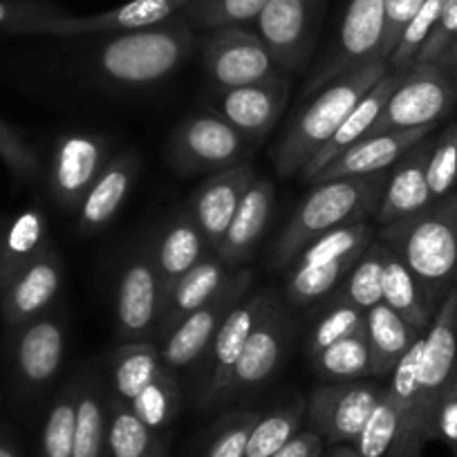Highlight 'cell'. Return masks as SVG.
Instances as JSON below:
<instances>
[{"label":"cell","instance_id":"51","mask_svg":"<svg viewBox=\"0 0 457 457\" xmlns=\"http://www.w3.org/2000/svg\"><path fill=\"white\" fill-rule=\"evenodd\" d=\"M455 38H457V0H446L442 16H439L437 25H435L433 34L428 37L426 46L421 47L415 63H433V61H437V56L442 54V52L446 50Z\"/></svg>","mask_w":457,"mask_h":457},{"label":"cell","instance_id":"12","mask_svg":"<svg viewBox=\"0 0 457 457\" xmlns=\"http://www.w3.org/2000/svg\"><path fill=\"white\" fill-rule=\"evenodd\" d=\"M209 32L202 38V65L220 92L280 74L256 32L247 28H218Z\"/></svg>","mask_w":457,"mask_h":457},{"label":"cell","instance_id":"30","mask_svg":"<svg viewBox=\"0 0 457 457\" xmlns=\"http://www.w3.org/2000/svg\"><path fill=\"white\" fill-rule=\"evenodd\" d=\"M424 337L412 329L397 312L379 303L366 312V338L370 348L372 377H390L403 354Z\"/></svg>","mask_w":457,"mask_h":457},{"label":"cell","instance_id":"46","mask_svg":"<svg viewBox=\"0 0 457 457\" xmlns=\"http://www.w3.org/2000/svg\"><path fill=\"white\" fill-rule=\"evenodd\" d=\"M258 417H261L258 412L247 411L231 412V415L222 417L220 424L215 426L204 457H243L249 433L256 426Z\"/></svg>","mask_w":457,"mask_h":457},{"label":"cell","instance_id":"25","mask_svg":"<svg viewBox=\"0 0 457 457\" xmlns=\"http://www.w3.org/2000/svg\"><path fill=\"white\" fill-rule=\"evenodd\" d=\"M274 184L265 178H256L247 188L222 243L213 252L228 270L245 267V262L253 256L258 243L270 227L271 213H274Z\"/></svg>","mask_w":457,"mask_h":457},{"label":"cell","instance_id":"58","mask_svg":"<svg viewBox=\"0 0 457 457\" xmlns=\"http://www.w3.org/2000/svg\"><path fill=\"white\" fill-rule=\"evenodd\" d=\"M453 453H455V455H453V457H457V448H455V451H453Z\"/></svg>","mask_w":457,"mask_h":457},{"label":"cell","instance_id":"53","mask_svg":"<svg viewBox=\"0 0 457 457\" xmlns=\"http://www.w3.org/2000/svg\"><path fill=\"white\" fill-rule=\"evenodd\" d=\"M448 79H451L453 86L457 87V38L437 56V61H433Z\"/></svg>","mask_w":457,"mask_h":457},{"label":"cell","instance_id":"40","mask_svg":"<svg viewBox=\"0 0 457 457\" xmlns=\"http://www.w3.org/2000/svg\"><path fill=\"white\" fill-rule=\"evenodd\" d=\"M135 415L157 435H164L182 406V393L175 372L164 370L153 384H148L133 402H129Z\"/></svg>","mask_w":457,"mask_h":457},{"label":"cell","instance_id":"23","mask_svg":"<svg viewBox=\"0 0 457 457\" xmlns=\"http://www.w3.org/2000/svg\"><path fill=\"white\" fill-rule=\"evenodd\" d=\"M437 126H421V129L408 130H390V133L366 135L353 144L350 148L334 157L328 166L319 170L310 184L329 182V179L341 178H366V175L386 173L393 169L412 146L433 135Z\"/></svg>","mask_w":457,"mask_h":457},{"label":"cell","instance_id":"9","mask_svg":"<svg viewBox=\"0 0 457 457\" xmlns=\"http://www.w3.org/2000/svg\"><path fill=\"white\" fill-rule=\"evenodd\" d=\"M252 139L218 112L191 114L170 139V160L182 173H218L247 162Z\"/></svg>","mask_w":457,"mask_h":457},{"label":"cell","instance_id":"2","mask_svg":"<svg viewBox=\"0 0 457 457\" xmlns=\"http://www.w3.org/2000/svg\"><path fill=\"white\" fill-rule=\"evenodd\" d=\"M388 175L390 170L366 178H341L312 184V191L298 204L283 234L274 243L271 262L276 270H287L289 262L312 240L332 228L375 218Z\"/></svg>","mask_w":457,"mask_h":457},{"label":"cell","instance_id":"7","mask_svg":"<svg viewBox=\"0 0 457 457\" xmlns=\"http://www.w3.org/2000/svg\"><path fill=\"white\" fill-rule=\"evenodd\" d=\"M457 105V87L435 63H415L403 72L370 133L439 126Z\"/></svg>","mask_w":457,"mask_h":457},{"label":"cell","instance_id":"54","mask_svg":"<svg viewBox=\"0 0 457 457\" xmlns=\"http://www.w3.org/2000/svg\"><path fill=\"white\" fill-rule=\"evenodd\" d=\"M0 457H21L16 444L5 433H0Z\"/></svg>","mask_w":457,"mask_h":457},{"label":"cell","instance_id":"26","mask_svg":"<svg viewBox=\"0 0 457 457\" xmlns=\"http://www.w3.org/2000/svg\"><path fill=\"white\" fill-rule=\"evenodd\" d=\"M139 173V160L121 153L108 162L77 209V228L81 234H99L117 218Z\"/></svg>","mask_w":457,"mask_h":457},{"label":"cell","instance_id":"32","mask_svg":"<svg viewBox=\"0 0 457 457\" xmlns=\"http://www.w3.org/2000/svg\"><path fill=\"white\" fill-rule=\"evenodd\" d=\"M381 303L397 312L420 334H426L435 314H437V310L424 296V289L420 287L411 270L388 247H386L384 280H381Z\"/></svg>","mask_w":457,"mask_h":457},{"label":"cell","instance_id":"21","mask_svg":"<svg viewBox=\"0 0 457 457\" xmlns=\"http://www.w3.org/2000/svg\"><path fill=\"white\" fill-rule=\"evenodd\" d=\"M63 283V262L59 253L47 247L37 261L19 271L0 289V312L12 329L38 319L54 305Z\"/></svg>","mask_w":457,"mask_h":457},{"label":"cell","instance_id":"19","mask_svg":"<svg viewBox=\"0 0 457 457\" xmlns=\"http://www.w3.org/2000/svg\"><path fill=\"white\" fill-rule=\"evenodd\" d=\"M289 338H292V320H289L278 294H274L240 354L231 388H228V399L253 393L270 379H274L285 354H287Z\"/></svg>","mask_w":457,"mask_h":457},{"label":"cell","instance_id":"56","mask_svg":"<svg viewBox=\"0 0 457 457\" xmlns=\"http://www.w3.org/2000/svg\"><path fill=\"white\" fill-rule=\"evenodd\" d=\"M151 457H166V442L164 444H162V446L160 448H157V451L155 453H153V455Z\"/></svg>","mask_w":457,"mask_h":457},{"label":"cell","instance_id":"8","mask_svg":"<svg viewBox=\"0 0 457 457\" xmlns=\"http://www.w3.org/2000/svg\"><path fill=\"white\" fill-rule=\"evenodd\" d=\"M252 270H247V267L234 270L224 287L209 303L197 307L182 323L175 325L164 338L155 341L162 353V361L170 372L184 370V368L193 366L206 357L220 325L243 303L249 287H252Z\"/></svg>","mask_w":457,"mask_h":457},{"label":"cell","instance_id":"14","mask_svg":"<svg viewBox=\"0 0 457 457\" xmlns=\"http://www.w3.org/2000/svg\"><path fill=\"white\" fill-rule=\"evenodd\" d=\"M274 294L276 292H271V289H261L252 296H245L243 303L220 325L209 353H206L204 381H202L200 388L202 408H213L228 402V388H231V379H234L240 354H243L253 328L265 314Z\"/></svg>","mask_w":457,"mask_h":457},{"label":"cell","instance_id":"39","mask_svg":"<svg viewBox=\"0 0 457 457\" xmlns=\"http://www.w3.org/2000/svg\"><path fill=\"white\" fill-rule=\"evenodd\" d=\"M384 261L386 245L375 240L366 252L359 256L348 276L343 278L334 292L348 303L357 305L359 310L368 312L381 303V280H384Z\"/></svg>","mask_w":457,"mask_h":457},{"label":"cell","instance_id":"15","mask_svg":"<svg viewBox=\"0 0 457 457\" xmlns=\"http://www.w3.org/2000/svg\"><path fill=\"white\" fill-rule=\"evenodd\" d=\"M68 345L65 320L46 312L38 319L14 328L12 337V368L25 397L43 393L61 372Z\"/></svg>","mask_w":457,"mask_h":457},{"label":"cell","instance_id":"1","mask_svg":"<svg viewBox=\"0 0 457 457\" xmlns=\"http://www.w3.org/2000/svg\"><path fill=\"white\" fill-rule=\"evenodd\" d=\"M377 240L411 270L430 305L439 310L457 287V191L411 218L379 227Z\"/></svg>","mask_w":457,"mask_h":457},{"label":"cell","instance_id":"22","mask_svg":"<svg viewBox=\"0 0 457 457\" xmlns=\"http://www.w3.org/2000/svg\"><path fill=\"white\" fill-rule=\"evenodd\" d=\"M287 99L289 81L283 79V74H276L265 81L220 92L218 114L247 139L261 142L276 129Z\"/></svg>","mask_w":457,"mask_h":457},{"label":"cell","instance_id":"49","mask_svg":"<svg viewBox=\"0 0 457 457\" xmlns=\"http://www.w3.org/2000/svg\"><path fill=\"white\" fill-rule=\"evenodd\" d=\"M430 439H439V442L448 444L453 451L457 448V361L451 377H448L446 388L439 397L437 408H435Z\"/></svg>","mask_w":457,"mask_h":457},{"label":"cell","instance_id":"28","mask_svg":"<svg viewBox=\"0 0 457 457\" xmlns=\"http://www.w3.org/2000/svg\"><path fill=\"white\" fill-rule=\"evenodd\" d=\"M231 271L215 253H209L202 262H197L188 274H184L169 292L164 294L162 314L157 320L155 341L164 338L175 325L182 323L188 314L209 303L224 283L228 280Z\"/></svg>","mask_w":457,"mask_h":457},{"label":"cell","instance_id":"35","mask_svg":"<svg viewBox=\"0 0 457 457\" xmlns=\"http://www.w3.org/2000/svg\"><path fill=\"white\" fill-rule=\"evenodd\" d=\"M108 430V395L96 379H77L72 457H104Z\"/></svg>","mask_w":457,"mask_h":457},{"label":"cell","instance_id":"4","mask_svg":"<svg viewBox=\"0 0 457 457\" xmlns=\"http://www.w3.org/2000/svg\"><path fill=\"white\" fill-rule=\"evenodd\" d=\"M193 46L191 23L179 14L153 28L105 38L95 52V72L114 86H153L178 72Z\"/></svg>","mask_w":457,"mask_h":457},{"label":"cell","instance_id":"43","mask_svg":"<svg viewBox=\"0 0 457 457\" xmlns=\"http://www.w3.org/2000/svg\"><path fill=\"white\" fill-rule=\"evenodd\" d=\"M399 433V411L390 395L388 386L384 388V395L377 402L375 411L368 417L366 426L361 428L359 437L354 439V451L361 457H388L395 439Z\"/></svg>","mask_w":457,"mask_h":457},{"label":"cell","instance_id":"17","mask_svg":"<svg viewBox=\"0 0 457 457\" xmlns=\"http://www.w3.org/2000/svg\"><path fill=\"white\" fill-rule=\"evenodd\" d=\"M384 43V0H350L338 28L337 46L323 70L312 81L310 92L381 59Z\"/></svg>","mask_w":457,"mask_h":457},{"label":"cell","instance_id":"48","mask_svg":"<svg viewBox=\"0 0 457 457\" xmlns=\"http://www.w3.org/2000/svg\"><path fill=\"white\" fill-rule=\"evenodd\" d=\"M0 160L21 179H32L38 175V155L10 124L0 120Z\"/></svg>","mask_w":457,"mask_h":457},{"label":"cell","instance_id":"13","mask_svg":"<svg viewBox=\"0 0 457 457\" xmlns=\"http://www.w3.org/2000/svg\"><path fill=\"white\" fill-rule=\"evenodd\" d=\"M323 0H270L256 19V34L278 72H294L312 56L319 37Z\"/></svg>","mask_w":457,"mask_h":457},{"label":"cell","instance_id":"16","mask_svg":"<svg viewBox=\"0 0 457 457\" xmlns=\"http://www.w3.org/2000/svg\"><path fill=\"white\" fill-rule=\"evenodd\" d=\"M110 160V144L101 135H61L52 151L47 173V187L56 204L70 213H77L86 193Z\"/></svg>","mask_w":457,"mask_h":457},{"label":"cell","instance_id":"57","mask_svg":"<svg viewBox=\"0 0 457 457\" xmlns=\"http://www.w3.org/2000/svg\"><path fill=\"white\" fill-rule=\"evenodd\" d=\"M316 457H325V455H323V453H319V455H316Z\"/></svg>","mask_w":457,"mask_h":457},{"label":"cell","instance_id":"20","mask_svg":"<svg viewBox=\"0 0 457 457\" xmlns=\"http://www.w3.org/2000/svg\"><path fill=\"white\" fill-rule=\"evenodd\" d=\"M253 179H256V170L252 164L243 162L231 169L211 173L188 200V218L197 224L213 252L222 243L228 224L234 220Z\"/></svg>","mask_w":457,"mask_h":457},{"label":"cell","instance_id":"29","mask_svg":"<svg viewBox=\"0 0 457 457\" xmlns=\"http://www.w3.org/2000/svg\"><path fill=\"white\" fill-rule=\"evenodd\" d=\"M402 79L403 72H388L375 87H370V90L361 96V101L350 110V114L341 121V126H338L337 133L329 137V142L325 144V146L312 157L310 164L303 169L301 178L305 179V182H310L323 166H328L329 162H332L334 157L341 155L345 148H350L353 144H357L359 139H363L370 133L372 124H375L379 112L384 110L386 101L390 99L395 87L402 83Z\"/></svg>","mask_w":457,"mask_h":457},{"label":"cell","instance_id":"45","mask_svg":"<svg viewBox=\"0 0 457 457\" xmlns=\"http://www.w3.org/2000/svg\"><path fill=\"white\" fill-rule=\"evenodd\" d=\"M457 184V121H448L433 137L428 155L430 200L451 195Z\"/></svg>","mask_w":457,"mask_h":457},{"label":"cell","instance_id":"42","mask_svg":"<svg viewBox=\"0 0 457 457\" xmlns=\"http://www.w3.org/2000/svg\"><path fill=\"white\" fill-rule=\"evenodd\" d=\"M270 0H188L182 14L202 29L247 28L256 23Z\"/></svg>","mask_w":457,"mask_h":457},{"label":"cell","instance_id":"31","mask_svg":"<svg viewBox=\"0 0 457 457\" xmlns=\"http://www.w3.org/2000/svg\"><path fill=\"white\" fill-rule=\"evenodd\" d=\"M50 247L41 209H25L0 231V289Z\"/></svg>","mask_w":457,"mask_h":457},{"label":"cell","instance_id":"24","mask_svg":"<svg viewBox=\"0 0 457 457\" xmlns=\"http://www.w3.org/2000/svg\"><path fill=\"white\" fill-rule=\"evenodd\" d=\"M430 146H433V135L421 139L390 169L388 184H386L375 215V222L379 227L411 218V215L420 213L426 206L433 204L428 188Z\"/></svg>","mask_w":457,"mask_h":457},{"label":"cell","instance_id":"44","mask_svg":"<svg viewBox=\"0 0 457 457\" xmlns=\"http://www.w3.org/2000/svg\"><path fill=\"white\" fill-rule=\"evenodd\" d=\"M444 5H446V0H426L424 5L420 7V12L412 16L411 23L403 28L393 54L386 61L390 72H406V70H411L415 65L421 47L426 46L428 37L433 34L435 25H437L439 16H442Z\"/></svg>","mask_w":457,"mask_h":457},{"label":"cell","instance_id":"37","mask_svg":"<svg viewBox=\"0 0 457 457\" xmlns=\"http://www.w3.org/2000/svg\"><path fill=\"white\" fill-rule=\"evenodd\" d=\"M310 361L316 377L323 381H359L363 377H370L372 363L366 328L310 357Z\"/></svg>","mask_w":457,"mask_h":457},{"label":"cell","instance_id":"47","mask_svg":"<svg viewBox=\"0 0 457 457\" xmlns=\"http://www.w3.org/2000/svg\"><path fill=\"white\" fill-rule=\"evenodd\" d=\"M65 14L52 0H0V34H28L34 25Z\"/></svg>","mask_w":457,"mask_h":457},{"label":"cell","instance_id":"5","mask_svg":"<svg viewBox=\"0 0 457 457\" xmlns=\"http://www.w3.org/2000/svg\"><path fill=\"white\" fill-rule=\"evenodd\" d=\"M457 361V287L444 298L433 323L424 334L415 411L406 428L397 435L388 457H420L430 442L433 415Z\"/></svg>","mask_w":457,"mask_h":457},{"label":"cell","instance_id":"50","mask_svg":"<svg viewBox=\"0 0 457 457\" xmlns=\"http://www.w3.org/2000/svg\"><path fill=\"white\" fill-rule=\"evenodd\" d=\"M426 0H384V43H381V59L388 61L402 37L403 28L411 23L412 16L420 12Z\"/></svg>","mask_w":457,"mask_h":457},{"label":"cell","instance_id":"41","mask_svg":"<svg viewBox=\"0 0 457 457\" xmlns=\"http://www.w3.org/2000/svg\"><path fill=\"white\" fill-rule=\"evenodd\" d=\"M74 417H77V381L65 386L47 411L38 444V457H72Z\"/></svg>","mask_w":457,"mask_h":457},{"label":"cell","instance_id":"55","mask_svg":"<svg viewBox=\"0 0 457 457\" xmlns=\"http://www.w3.org/2000/svg\"><path fill=\"white\" fill-rule=\"evenodd\" d=\"M328 457H361L357 451H354V446H345V444H337V446L329 451Z\"/></svg>","mask_w":457,"mask_h":457},{"label":"cell","instance_id":"11","mask_svg":"<svg viewBox=\"0 0 457 457\" xmlns=\"http://www.w3.org/2000/svg\"><path fill=\"white\" fill-rule=\"evenodd\" d=\"M384 395L372 381H328L316 386L305 403V420L328 444H353Z\"/></svg>","mask_w":457,"mask_h":457},{"label":"cell","instance_id":"27","mask_svg":"<svg viewBox=\"0 0 457 457\" xmlns=\"http://www.w3.org/2000/svg\"><path fill=\"white\" fill-rule=\"evenodd\" d=\"M151 256L160 271L164 294L182 278L184 274L193 270L197 262L204 261L209 253H213L211 245L202 236L197 224L188 218V213L173 215L164 227L157 231L155 243L151 245Z\"/></svg>","mask_w":457,"mask_h":457},{"label":"cell","instance_id":"6","mask_svg":"<svg viewBox=\"0 0 457 457\" xmlns=\"http://www.w3.org/2000/svg\"><path fill=\"white\" fill-rule=\"evenodd\" d=\"M375 240L377 228L370 222L345 224L312 240L285 270L289 305L301 310L328 298Z\"/></svg>","mask_w":457,"mask_h":457},{"label":"cell","instance_id":"34","mask_svg":"<svg viewBox=\"0 0 457 457\" xmlns=\"http://www.w3.org/2000/svg\"><path fill=\"white\" fill-rule=\"evenodd\" d=\"M166 439L153 433L124 399L108 395V430L104 457H151Z\"/></svg>","mask_w":457,"mask_h":457},{"label":"cell","instance_id":"52","mask_svg":"<svg viewBox=\"0 0 457 457\" xmlns=\"http://www.w3.org/2000/svg\"><path fill=\"white\" fill-rule=\"evenodd\" d=\"M319 453H323V439H320L314 430L307 428L294 435V437L271 457H316Z\"/></svg>","mask_w":457,"mask_h":457},{"label":"cell","instance_id":"38","mask_svg":"<svg viewBox=\"0 0 457 457\" xmlns=\"http://www.w3.org/2000/svg\"><path fill=\"white\" fill-rule=\"evenodd\" d=\"M303 421H305V402L303 399H294V402L283 403L267 415H261L252 433H249L243 457H271L294 435L301 433Z\"/></svg>","mask_w":457,"mask_h":457},{"label":"cell","instance_id":"18","mask_svg":"<svg viewBox=\"0 0 457 457\" xmlns=\"http://www.w3.org/2000/svg\"><path fill=\"white\" fill-rule=\"evenodd\" d=\"M187 5L188 0H129L124 5L112 7L108 12H101V14H61L56 19L34 25L28 34H43V37L59 38L99 37V34L112 37V34H126L166 23V21L182 14Z\"/></svg>","mask_w":457,"mask_h":457},{"label":"cell","instance_id":"10","mask_svg":"<svg viewBox=\"0 0 457 457\" xmlns=\"http://www.w3.org/2000/svg\"><path fill=\"white\" fill-rule=\"evenodd\" d=\"M162 303L164 285L151 249H137L126 261L114 289V334L120 343L155 341Z\"/></svg>","mask_w":457,"mask_h":457},{"label":"cell","instance_id":"36","mask_svg":"<svg viewBox=\"0 0 457 457\" xmlns=\"http://www.w3.org/2000/svg\"><path fill=\"white\" fill-rule=\"evenodd\" d=\"M316 305H320V312L314 316L307 332V357H314L334 343L366 328V312L341 298L337 292Z\"/></svg>","mask_w":457,"mask_h":457},{"label":"cell","instance_id":"33","mask_svg":"<svg viewBox=\"0 0 457 457\" xmlns=\"http://www.w3.org/2000/svg\"><path fill=\"white\" fill-rule=\"evenodd\" d=\"M169 368L162 361V353L155 341L120 343L110 361V384L114 397L133 402L148 384Z\"/></svg>","mask_w":457,"mask_h":457},{"label":"cell","instance_id":"3","mask_svg":"<svg viewBox=\"0 0 457 457\" xmlns=\"http://www.w3.org/2000/svg\"><path fill=\"white\" fill-rule=\"evenodd\" d=\"M388 72L390 68L386 61H372L354 72L325 83L314 101L303 108V112L289 124L283 139L276 144L274 153H271L276 173L283 178L301 175L312 157L337 133L350 110Z\"/></svg>","mask_w":457,"mask_h":457}]
</instances>
